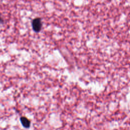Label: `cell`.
Instances as JSON below:
<instances>
[{
    "mask_svg": "<svg viewBox=\"0 0 130 130\" xmlns=\"http://www.w3.org/2000/svg\"><path fill=\"white\" fill-rule=\"evenodd\" d=\"M31 26L33 30L35 32H39L42 27V22L41 18L37 17L34 18L31 22Z\"/></svg>",
    "mask_w": 130,
    "mask_h": 130,
    "instance_id": "cell-1",
    "label": "cell"
},
{
    "mask_svg": "<svg viewBox=\"0 0 130 130\" xmlns=\"http://www.w3.org/2000/svg\"><path fill=\"white\" fill-rule=\"evenodd\" d=\"M20 121L23 127L25 128H28L30 126V121L25 117H21L20 118Z\"/></svg>",
    "mask_w": 130,
    "mask_h": 130,
    "instance_id": "cell-2",
    "label": "cell"
},
{
    "mask_svg": "<svg viewBox=\"0 0 130 130\" xmlns=\"http://www.w3.org/2000/svg\"><path fill=\"white\" fill-rule=\"evenodd\" d=\"M4 23V20L2 17H0V24H2Z\"/></svg>",
    "mask_w": 130,
    "mask_h": 130,
    "instance_id": "cell-3",
    "label": "cell"
}]
</instances>
